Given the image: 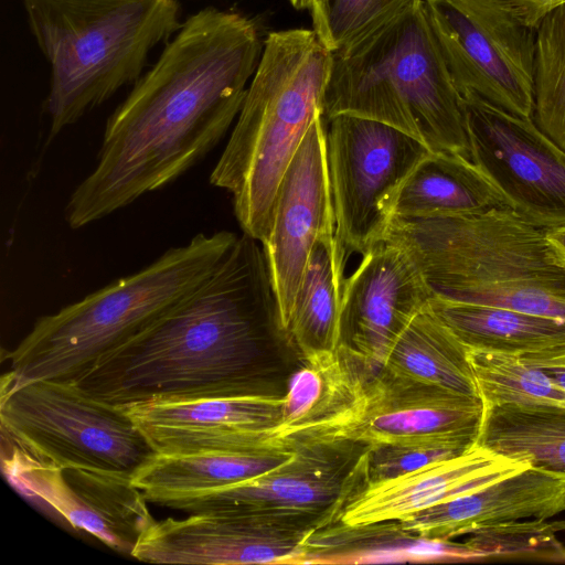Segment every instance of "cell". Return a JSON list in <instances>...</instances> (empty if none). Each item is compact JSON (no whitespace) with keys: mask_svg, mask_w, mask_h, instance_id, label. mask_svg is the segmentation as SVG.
I'll return each instance as SVG.
<instances>
[{"mask_svg":"<svg viewBox=\"0 0 565 565\" xmlns=\"http://www.w3.org/2000/svg\"><path fill=\"white\" fill-rule=\"evenodd\" d=\"M264 49L256 21L214 6L190 14L108 117L97 162L64 216L81 228L171 183L223 139Z\"/></svg>","mask_w":565,"mask_h":565,"instance_id":"6da1fadb","label":"cell"},{"mask_svg":"<svg viewBox=\"0 0 565 565\" xmlns=\"http://www.w3.org/2000/svg\"><path fill=\"white\" fill-rule=\"evenodd\" d=\"M281 345L292 348L263 246L243 233L191 295L72 383L117 407L271 394L268 358Z\"/></svg>","mask_w":565,"mask_h":565,"instance_id":"7a4b0ae2","label":"cell"},{"mask_svg":"<svg viewBox=\"0 0 565 565\" xmlns=\"http://www.w3.org/2000/svg\"><path fill=\"white\" fill-rule=\"evenodd\" d=\"M333 53L311 29L270 32L210 183L232 195L244 234L262 245L281 178L319 114ZM324 115V114H323Z\"/></svg>","mask_w":565,"mask_h":565,"instance_id":"3957f363","label":"cell"},{"mask_svg":"<svg viewBox=\"0 0 565 565\" xmlns=\"http://www.w3.org/2000/svg\"><path fill=\"white\" fill-rule=\"evenodd\" d=\"M237 237L228 231L199 233L138 271L40 317L6 353L10 367L1 385L36 380L74 382L191 295L217 268Z\"/></svg>","mask_w":565,"mask_h":565,"instance_id":"277c9868","label":"cell"},{"mask_svg":"<svg viewBox=\"0 0 565 565\" xmlns=\"http://www.w3.org/2000/svg\"><path fill=\"white\" fill-rule=\"evenodd\" d=\"M50 65L47 142L134 85L150 52L180 29L179 0H22Z\"/></svg>","mask_w":565,"mask_h":565,"instance_id":"5b68a950","label":"cell"},{"mask_svg":"<svg viewBox=\"0 0 565 565\" xmlns=\"http://www.w3.org/2000/svg\"><path fill=\"white\" fill-rule=\"evenodd\" d=\"M323 114L329 120L342 114L379 120L433 152L470 159L461 96L430 29L424 0L352 50L333 53Z\"/></svg>","mask_w":565,"mask_h":565,"instance_id":"8992f818","label":"cell"},{"mask_svg":"<svg viewBox=\"0 0 565 565\" xmlns=\"http://www.w3.org/2000/svg\"><path fill=\"white\" fill-rule=\"evenodd\" d=\"M385 241L415 262L433 296L511 308L545 284H565L540 228L510 207L391 222Z\"/></svg>","mask_w":565,"mask_h":565,"instance_id":"52a82bcc","label":"cell"},{"mask_svg":"<svg viewBox=\"0 0 565 565\" xmlns=\"http://www.w3.org/2000/svg\"><path fill=\"white\" fill-rule=\"evenodd\" d=\"M1 437L60 466L134 478L158 452L120 408L72 382L1 386Z\"/></svg>","mask_w":565,"mask_h":565,"instance_id":"ba28073f","label":"cell"},{"mask_svg":"<svg viewBox=\"0 0 565 565\" xmlns=\"http://www.w3.org/2000/svg\"><path fill=\"white\" fill-rule=\"evenodd\" d=\"M424 6L459 95L533 118L535 29L498 0H424Z\"/></svg>","mask_w":565,"mask_h":565,"instance_id":"9c48e42d","label":"cell"},{"mask_svg":"<svg viewBox=\"0 0 565 565\" xmlns=\"http://www.w3.org/2000/svg\"><path fill=\"white\" fill-rule=\"evenodd\" d=\"M430 150L388 124L353 115L330 119L327 154L335 238L361 255L385 241L397 192Z\"/></svg>","mask_w":565,"mask_h":565,"instance_id":"30bf717a","label":"cell"},{"mask_svg":"<svg viewBox=\"0 0 565 565\" xmlns=\"http://www.w3.org/2000/svg\"><path fill=\"white\" fill-rule=\"evenodd\" d=\"M367 445L338 440L297 446L284 463L226 487L160 499L156 504L194 513L294 516L323 527L341 520L367 484Z\"/></svg>","mask_w":565,"mask_h":565,"instance_id":"8fae6325","label":"cell"},{"mask_svg":"<svg viewBox=\"0 0 565 565\" xmlns=\"http://www.w3.org/2000/svg\"><path fill=\"white\" fill-rule=\"evenodd\" d=\"M470 159L510 209L546 230L565 225V150L533 118L461 97Z\"/></svg>","mask_w":565,"mask_h":565,"instance_id":"7c38bea8","label":"cell"},{"mask_svg":"<svg viewBox=\"0 0 565 565\" xmlns=\"http://www.w3.org/2000/svg\"><path fill=\"white\" fill-rule=\"evenodd\" d=\"M1 465L18 490L118 553L131 556L156 522L131 478L47 462L3 437Z\"/></svg>","mask_w":565,"mask_h":565,"instance_id":"4fadbf2b","label":"cell"},{"mask_svg":"<svg viewBox=\"0 0 565 565\" xmlns=\"http://www.w3.org/2000/svg\"><path fill=\"white\" fill-rule=\"evenodd\" d=\"M319 525L307 519L246 513H194L157 521L131 556L156 564L294 565Z\"/></svg>","mask_w":565,"mask_h":565,"instance_id":"5bb4252c","label":"cell"},{"mask_svg":"<svg viewBox=\"0 0 565 565\" xmlns=\"http://www.w3.org/2000/svg\"><path fill=\"white\" fill-rule=\"evenodd\" d=\"M329 233H335V216L324 115L319 114L281 178L271 231L262 245L287 333L311 249L320 236Z\"/></svg>","mask_w":565,"mask_h":565,"instance_id":"9a60e30c","label":"cell"},{"mask_svg":"<svg viewBox=\"0 0 565 565\" xmlns=\"http://www.w3.org/2000/svg\"><path fill=\"white\" fill-rule=\"evenodd\" d=\"M284 396L153 398L119 406L161 455L286 446L276 434Z\"/></svg>","mask_w":565,"mask_h":565,"instance_id":"2e32d148","label":"cell"},{"mask_svg":"<svg viewBox=\"0 0 565 565\" xmlns=\"http://www.w3.org/2000/svg\"><path fill=\"white\" fill-rule=\"evenodd\" d=\"M431 297V289L405 249L387 241L376 244L344 279L339 345L376 375L397 337Z\"/></svg>","mask_w":565,"mask_h":565,"instance_id":"e0dca14e","label":"cell"},{"mask_svg":"<svg viewBox=\"0 0 565 565\" xmlns=\"http://www.w3.org/2000/svg\"><path fill=\"white\" fill-rule=\"evenodd\" d=\"M284 396L277 437L289 448L353 440L364 419L371 374L343 345L302 358Z\"/></svg>","mask_w":565,"mask_h":565,"instance_id":"ac0fdd59","label":"cell"},{"mask_svg":"<svg viewBox=\"0 0 565 565\" xmlns=\"http://www.w3.org/2000/svg\"><path fill=\"white\" fill-rule=\"evenodd\" d=\"M562 512H565V477L527 466L398 521L422 537L451 540L502 523L548 520Z\"/></svg>","mask_w":565,"mask_h":565,"instance_id":"d6986e66","label":"cell"},{"mask_svg":"<svg viewBox=\"0 0 565 565\" xmlns=\"http://www.w3.org/2000/svg\"><path fill=\"white\" fill-rule=\"evenodd\" d=\"M483 409L481 397L381 371L370 382L366 413L352 439L377 445L478 435Z\"/></svg>","mask_w":565,"mask_h":565,"instance_id":"ffe728a7","label":"cell"},{"mask_svg":"<svg viewBox=\"0 0 565 565\" xmlns=\"http://www.w3.org/2000/svg\"><path fill=\"white\" fill-rule=\"evenodd\" d=\"M530 465L473 445L466 452L403 476L369 483L343 510L341 521L363 524L401 520L417 511L482 488Z\"/></svg>","mask_w":565,"mask_h":565,"instance_id":"44dd1931","label":"cell"},{"mask_svg":"<svg viewBox=\"0 0 565 565\" xmlns=\"http://www.w3.org/2000/svg\"><path fill=\"white\" fill-rule=\"evenodd\" d=\"M486 558L466 542L430 540L406 530L401 521L347 524L341 520L313 531L294 565L443 563Z\"/></svg>","mask_w":565,"mask_h":565,"instance_id":"7402d4cb","label":"cell"},{"mask_svg":"<svg viewBox=\"0 0 565 565\" xmlns=\"http://www.w3.org/2000/svg\"><path fill=\"white\" fill-rule=\"evenodd\" d=\"M501 207H509L504 196L469 158L430 151L399 188L393 218L452 216Z\"/></svg>","mask_w":565,"mask_h":565,"instance_id":"603a6c76","label":"cell"},{"mask_svg":"<svg viewBox=\"0 0 565 565\" xmlns=\"http://www.w3.org/2000/svg\"><path fill=\"white\" fill-rule=\"evenodd\" d=\"M294 449H253L158 454L132 478L148 502L217 489L260 476L287 461Z\"/></svg>","mask_w":565,"mask_h":565,"instance_id":"cb8c5ba5","label":"cell"},{"mask_svg":"<svg viewBox=\"0 0 565 565\" xmlns=\"http://www.w3.org/2000/svg\"><path fill=\"white\" fill-rule=\"evenodd\" d=\"M345 255L335 233L320 236L311 249L287 329L301 358L339 348Z\"/></svg>","mask_w":565,"mask_h":565,"instance_id":"d4e9b609","label":"cell"},{"mask_svg":"<svg viewBox=\"0 0 565 565\" xmlns=\"http://www.w3.org/2000/svg\"><path fill=\"white\" fill-rule=\"evenodd\" d=\"M431 312L468 349L522 355L565 340V320L433 296Z\"/></svg>","mask_w":565,"mask_h":565,"instance_id":"484cf974","label":"cell"},{"mask_svg":"<svg viewBox=\"0 0 565 565\" xmlns=\"http://www.w3.org/2000/svg\"><path fill=\"white\" fill-rule=\"evenodd\" d=\"M468 352L427 305L397 337L381 371L480 397Z\"/></svg>","mask_w":565,"mask_h":565,"instance_id":"4316f807","label":"cell"},{"mask_svg":"<svg viewBox=\"0 0 565 565\" xmlns=\"http://www.w3.org/2000/svg\"><path fill=\"white\" fill-rule=\"evenodd\" d=\"M476 445L565 477V408L484 405Z\"/></svg>","mask_w":565,"mask_h":565,"instance_id":"83f0119b","label":"cell"},{"mask_svg":"<svg viewBox=\"0 0 565 565\" xmlns=\"http://www.w3.org/2000/svg\"><path fill=\"white\" fill-rule=\"evenodd\" d=\"M533 83V119L565 150V3L535 26Z\"/></svg>","mask_w":565,"mask_h":565,"instance_id":"f1b7e54d","label":"cell"},{"mask_svg":"<svg viewBox=\"0 0 565 565\" xmlns=\"http://www.w3.org/2000/svg\"><path fill=\"white\" fill-rule=\"evenodd\" d=\"M479 395L483 405L522 404L565 408V388L519 355L469 349Z\"/></svg>","mask_w":565,"mask_h":565,"instance_id":"f546056e","label":"cell"},{"mask_svg":"<svg viewBox=\"0 0 565 565\" xmlns=\"http://www.w3.org/2000/svg\"><path fill=\"white\" fill-rule=\"evenodd\" d=\"M477 436L467 434L428 440L367 445V484L393 479L426 465L457 457L476 444Z\"/></svg>","mask_w":565,"mask_h":565,"instance_id":"4dcf8cb0","label":"cell"},{"mask_svg":"<svg viewBox=\"0 0 565 565\" xmlns=\"http://www.w3.org/2000/svg\"><path fill=\"white\" fill-rule=\"evenodd\" d=\"M417 0H323L333 53L364 42L404 13Z\"/></svg>","mask_w":565,"mask_h":565,"instance_id":"1f68e13d","label":"cell"},{"mask_svg":"<svg viewBox=\"0 0 565 565\" xmlns=\"http://www.w3.org/2000/svg\"><path fill=\"white\" fill-rule=\"evenodd\" d=\"M555 523L520 520L478 530L466 543L491 556H537L565 561V547L556 539Z\"/></svg>","mask_w":565,"mask_h":565,"instance_id":"d6a6232c","label":"cell"},{"mask_svg":"<svg viewBox=\"0 0 565 565\" xmlns=\"http://www.w3.org/2000/svg\"><path fill=\"white\" fill-rule=\"evenodd\" d=\"M519 358L540 370L554 384L565 388V340Z\"/></svg>","mask_w":565,"mask_h":565,"instance_id":"836d02e7","label":"cell"},{"mask_svg":"<svg viewBox=\"0 0 565 565\" xmlns=\"http://www.w3.org/2000/svg\"><path fill=\"white\" fill-rule=\"evenodd\" d=\"M522 23L535 29L541 19L565 0H498Z\"/></svg>","mask_w":565,"mask_h":565,"instance_id":"e575fe53","label":"cell"},{"mask_svg":"<svg viewBox=\"0 0 565 565\" xmlns=\"http://www.w3.org/2000/svg\"><path fill=\"white\" fill-rule=\"evenodd\" d=\"M294 8L307 10L312 20V30L317 33L321 42L332 50V42L327 24L323 0H289Z\"/></svg>","mask_w":565,"mask_h":565,"instance_id":"d590c367","label":"cell"},{"mask_svg":"<svg viewBox=\"0 0 565 565\" xmlns=\"http://www.w3.org/2000/svg\"><path fill=\"white\" fill-rule=\"evenodd\" d=\"M544 235L555 264L565 271V225L546 228Z\"/></svg>","mask_w":565,"mask_h":565,"instance_id":"8d00e7d4","label":"cell"}]
</instances>
